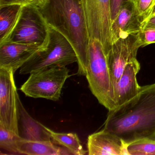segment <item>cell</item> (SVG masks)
Returning <instances> with one entry per match:
<instances>
[{
	"label": "cell",
	"instance_id": "1",
	"mask_svg": "<svg viewBox=\"0 0 155 155\" xmlns=\"http://www.w3.org/2000/svg\"><path fill=\"white\" fill-rule=\"evenodd\" d=\"M108 111L103 129L117 135L127 145L155 137V83L140 86L135 97Z\"/></svg>",
	"mask_w": 155,
	"mask_h": 155
},
{
	"label": "cell",
	"instance_id": "2",
	"mask_svg": "<svg viewBox=\"0 0 155 155\" xmlns=\"http://www.w3.org/2000/svg\"><path fill=\"white\" fill-rule=\"evenodd\" d=\"M39 8L48 26L70 42L78 57V74L86 76L90 39L83 0H48Z\"/></svg>",
	"mask_w": 155,
	"mask_h": 155
},
{
	"label": "cell",
	"instance_id": "3",
	"mask_svg": "<svg viewBox=\"0 0 155 155\" xmlns=\"http://www.w3.org/2000/svg\"><path fill=\"white\" fill-rule=\"evenodd\" d=\"M78 61L77 54L70 42L49 26V38L47 45L39 49L20 68V74H30L51 67H66Z\"/></svg>",
	"mask_w": 155,
	"mask_h": 155
},
{
	"label": "cell",
	"instance_id": "4",
	"mask_svg": "<svg viewBox=\"0 0 155 155\" xmlns=\"http://www.w3.org/2000/svg\"><path fill=\"white\" fill-rule=\"evenodd\" d=\"M86 78L90 89L99 102L108 110L115 108L113 90L104 49L97 41L90 40Z\"/></svg>",
	"mask_w": 155,
	"mask_h": 155
},
{
	"label": "cell",
	"instance_id": "5",
	"mask_svg": "<svg viewBox=\"0 0 155 155\" xmlns=\"http://www.w3.org/2000/svg\"><path fill=\"white\" fill-rule=\"evenodd\" d=\"M49 38V26L39 8L28 4L23 6L15 26L4 42H17L38 46L47 45Z\"/></svg>",
	"mask_w": 155,
	"mask_h": 155
},
{
	"label": "cell",
	"instance_id": "6",
	"mask_svg": "<svg viewBox=\"0 0 155 155\" xmlns=\"http://www.w3.org/2000/svg\"><path fill=\"white\" fill-rule=\"evenodd\" d=\"M69 70L66 67H55L36 71L31 73L20 90L26 96L38 98H42L57 101Z\"/></svg>",
	"mask_w": 155,
	"mask_h": 155
},
{
	"label": "cell",
	"instance_id": "7",
	"mask_svg": "<svg viewBox=\"0 0 155 155\" xmlns=\"http://www.w3.org/2000/svg\"><path fill=\"white\" fill-rule=\"evenodd\" d=\"M84 6L90 39L100 42L107 56L112 45L110 0H85Z\"/></svg>",
	"mask_w": 155,
	"mask_h": 155
},
{
	"label": "cell",
	"instance_id": "8",
	"mask_svg": "<svg viewBox=\"0 0 155 155\" xmlns=\"http://www.w3.org/2000/svg\"><path fill=\"white\" fill-rule=\"evenodd\" d=\"M139 33L119 39L113 43L106 56L113 90L126 66L138 61L137 59L138 51L142 48Z\"/></svg>",
	"mask_w": 155,
	"mask_h": 155
},
{
	"label": "cell",
	"instance_id": "9",
	"mask_svg": "<svg viewBox=\"0 0 155 155\" xmlns=\"http://www.w3.org/2000/svg\"><path fill=\"white\" fill-rule=\"evenodd\" d=\"M14 74L12 70L0 68V126L18 135Z\"/></svg>",
	"mask_w": 155,
	"mask_h": 155
},
{
	"label": "cell",
	"instance_id": "10",
	"mask_svg": "<svg viewBox=\"0 0 155 155\" xmlns=\"http://www.w3.org/2000/svg\"><path fill=\"white\" fill-rule=\"evenodd\" d=\"M127 146L117 135L103 129L89 136L87 144L89 155H128Z\"/></svg>",
	"mask_w": 155,
	"mask_h": 155
},
{
	"label": "cell",
	"instance_id": "11",
	"mask_svg": "<svg viewBox=\"0 0 155 155\" xmlns=\"http://www.w3.org/2000/svg\"><path fill=\"white\" fill-rule=\"evenodd\" d=\"M18 135L22 139L51 141L50 130L32 117L23 107L18 94H16Z\"/></svg>",
	"mask_w": 155,
	"mask_h": 155
},
{
	"label": "cell",
	"instance_id": "12",
	"mask_svg": "<svg viewBox=\"0 0 155 155\" xmlns=\"http://www.w3.org/2000/svg\"><path fill=\"white\" fill-rule=\"evenodd\" d=\"M39 49L35 45L17 42L0 43V68L12 70L15 73Z\"/></svg>",
	"mask_w": 155,
	"mask_h": 155
},
{
	"label": "cell",
	"instance_id": "13",
	"mask_svg": "<svg viewBox=\"0 0 155 155\" xmlns=\"http://www.w3.org/2000/svg\"><path fill=\"white\" fill-rule=\"evenodd\" d=\"M140 69L138 61L130 63L125 67L118 82L113 88L115 108L129 101L138 94L140 86L138 83L137 76Z\"/></svg>",
	"mask_w": 155,
	"mask_h": 155
},
{
	"label": "cell",
	"instance_id": "14",
	"mask_svg": "<svg viewBox=\"0 0 155 155\" xmlns=\"http://www.w3.org/2000/svg\"><path fill=\"white\" fill-rule=\"evenodd\" d=\"M141 22L135 11L133 0H126L112 22V44L119 39L139 32Z\"/></svg>",
	"mask_w": 155,
	"mask_h": 155
},
{
	"label": "cell",
	"instance_id": "15",
	"mask_svg": "<svg viewBox=\"0 0 155 155\" xmlns=\"http://www.w3.org/2000/svg\"><path fill=\"white\" fill-rule=\"evenodd\" d=\"M18 154L28 155H68L70 152L66 149L61 148L54 145L52 141H34L22 139L17 142Z\"/></svg>",
	"mask_w": 155,
	"mask_h": 155
},
{
	"label": "cell",
	"instance_id": "16",
	"mask_svg": "<svg viewBox=\"0 0 155 155\" xmlns=\"http://www.w3.org/2000/svg\"><path fill=\"white\" fill-rule=\"evenodd\" d=\"M22 6L11 5L0 7V42L6 38L15 26Z\"/></svg>",
	"mask_w": 155,
	"mask_h": 155
},
{
	"label": "cell",
	"instance_id": "17",
	"mask_svg": "<svg viewBox=\"0 0 155 155\" xmlns=\"http://www.w3.org/2000/svg\"><path fill=\"white\" fill-rule=\"evenodd\" d=\"M51 139L55 143L67 149L71 154L84 155L87 150L83 148L80 140L76 133H58L50 130Z\"/></svg>",
	"mask_w": 155,
	"mask_h": 155
},
{
	"label": "cell",
	"instance_id": "18",
	"mask_svg": "<svg viewBox=\"0 0 155 155\" xmlns=\"http://www.w3.org/2000/svg\"><path fill=\"white\" fill-rule=\"evenodd\" d=\"M128 155H155V137L139 140L128 144Z\"/></svg>",
	"mask_w": 155,
	"mask_h": 155
},
{
	"label": "cell",
	"instance_id": "19",
	"mask_svg": "<svg viewBox=\"0 0 155 155\" xmlns=\"http://www.w3.org/2000/svg\"><path fill=\"white\" fill-rule=\"evenodd\" d=\"M21 138L14 132L8 130L0 126V147L2 149L14 153H18L17 142Z\"/></svg>",
	"mask_w": 155,
	"mask_h": 155
},
{
	"label": "cell",
	"instance_id": "20",
	"mask_svg": "<svg viewBox=\"0 0 155 155\" xmlns=\"http://www.w3.org/2000/svg\"><path fill=\"white\" fill-rule=\"evenodd\" d=\"M155 0H133L134 8L141 21L154 8Z\"/></svg>",
	"mask_w": 155,
	"mask_h": 155
},
{
	"label": "cell",
	"instance_id": "21",
	"mask_svg": "<svg viewBox=\"0 0 155 155\" xmlns=\"http://www.w3.org/2000/svg\"><path fill=\"white\" fill-rule=\"evenodd\" d=\"M142 48L155 43V29H144L139 33Z\"/></svg>",
	"mask_w": 155,
	"mask_h": 155
},
{
	"label": "cell",
	"instance_id": "22",
	"mask_svg": "<svg viewBox=\"0 0 155 155\" xmlns=\"http://www.w3.org/2000/svg\"><path fill=\"white\" fill-rule=\"evenodd\" d=\"M144 29H155V6L147 17L141 21L140 31Z\"/></svg>",
	"mask_w": 155,
	"mask_h": 155
},
{
	"label": "cell",
	"instance_id": "23",
	"mask_svg": "<svg viewBox=\"0 0 155 155\" xmlns=\"http://www.w3.org/2000/svg\"><path fill=\"white\" fill-rule=\"evenodd\" d=\"M126 0H110L111 18L112 22L115 20L119 12L122 4Z\"/></svg>",
	"mask_w": 155,
	"mask_h": 155
},
{
	"label": "cell",
	"instance_id": "24",
	"mask_svg": "<svg viewBox=\"0 0 155 155\" xmlns=\"http://www.w3.org/2000/svg\"><path fill=\"white\" fill-rule=\"evenodd\" d=\"M30 4L29 0H0V7L11 5L25 6Z\"/></svg>",
	"mask_w": 155,
	"mask_h": 155
},
{
	"label": "cell",
	"instance_id": "25",
	"mask_svg": "<svg viewBox=\"0 0 155 155\" xmlns=\"http://www.w3.org/2000/svg\"><path fill=\"white\" fill-rule=\"evenodd\" d=\"M30 4L40 8L43 5V0H29Z\"/></svg>",
	"mask_w": 155,
	"mask_h": 155
},
{
	"label": "cell",
	"instance_id": "26",
	"mask_svg": "<svg viewBox=\"0 0 155 155\" xmlns=\"http://www.w3.org/2000/svg\"><path fill=\"white\" fill-rule=\"evenodd\" d=\"M47 1H48V0H43V5H44V3H45V2H46Z\"/></svg>",
	"mask_w": 155,
	"mask_h": 155
},
{
	"label": "cell",
	"instance_id": "27",
	"mask_svg": "<svg viewBox=\"0 0 155 155\" xmlns=\"http://www.w3.org/2000/svg\"><path fill=\"white\" fill-rule=\"evenodd\" d=\"M155 3H154V8L155 7Z\"/></svg>",
	"mask_w": 155,
	"mask_h": 155
},
{
	"label": "cell",
	"instance_id": "28",
	"mask_svg": "<svg viewBox=\"0 0 155 155\" xmlns=\"http://www.w3.org/2000/svg\"><path fill=\"white\" fill-rule=\"evenodd\" d=\"M83 1H84V4H85V0H83Z\"/></svg>",
	"mask_w": 155,
	"mask_h": 155
}]
</instances>
